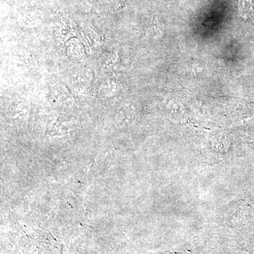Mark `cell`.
<instances>
[{
  "label": "cell",
  "mask_w": 254,
  "mask_h": 254,
  "mask_svg": "<svg viewBox=\"0 0 254 254\" xmlns=\"http://www.w3.org/2000/svg\"><path fill=\"white\" fill-rule=\"evenodd\" d=\"M254 10V0H240L239 11L242 15L252 14Z\"/></svg>",
  "instance_id": "cell-1"
}]
</instances>
